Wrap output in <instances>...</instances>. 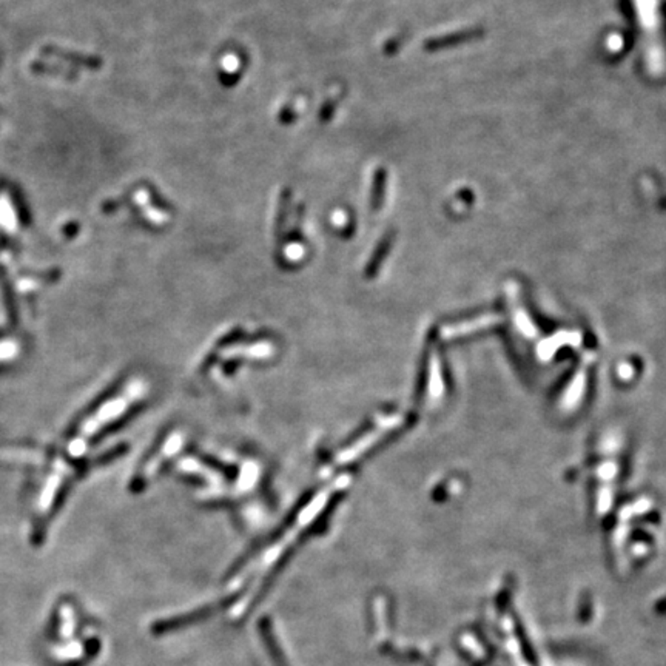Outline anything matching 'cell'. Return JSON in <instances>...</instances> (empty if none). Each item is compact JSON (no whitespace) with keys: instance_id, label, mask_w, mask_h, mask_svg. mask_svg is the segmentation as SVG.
Here are the masks:
<instances>
[{"instance_id":"3","label":"cell","mask_w":666,"mask_h":666,"mask_svg":"<svg viewBox=\"0 0 666 666\" xmlns=\"http://www.w3.org/2000/svg\"><path fill=\"white\" fill-rule=\"evenodd\" d=\"M386 170L384 168H378L374 174L372 191H370V207L374 212H378L384 204V193H386Z\"/></svg>"},{"instance_id":"2","label":"cell","mask_w":666,"mask_h":666,"mask_svg":"<svg viewBox=\"0 0 666 666\" xmlns=\"http://www.w3.org/2000/svg\"><path fill=\"white\" fill-rule=\"evenodd\" d=\"M292 207V190L285 187L280 193V199H278V212L275 218V238L278 242L284 239V232L287 229L289 216Z\"/></svg>"},{"instance_id":"4","label":"cell","mask_w":666,"mask_h":666,"mask_svg":"<svg viewBox=\"0 0 666 666\" xmlns=\"http://www.w3.org/2000/svg\"><path fill=\"white\" fill-rule=\"evenodd\" d=\"M392 239V236L391 234H387L386 238L381 241V244H379V246L376 247L375 253H374V256L372 259H370V263H369V267H367V273L369 275H374L376 272V268L379 266V263H381L383 258L386 256V253L387 250H389V242Z\"/></svg>"},{"instance_id":"6","label":"cell","mask_w":666,"mask_h":666,"mask_svg":"<svg viewBox=\"0 0 666 666\" xmlns=\"http://www.w3.org/2000/svg\"><path fill=\"white\" fill-rule=\"evenodd\" d=\"M297 112H295V108L290 107V105H285L281 108V112H280V122L283 125H292L295 121H297Z\"/></svg>"},{"instance_id":"5","label":"cell","mask_w":666,"mask_h":666,"mask_svg":"<svg viewBox=\"0 0 666 666\" xmlns=\"http://www.w3.org/2000/svg\"><path fill=\"white\" fill-rule=\"evenodd\" d=\"M336 107H338V99H336V97L327 99L326 102L321 105V108H319L318 119L321 121L323 124L331 122L333 119L335 113H336Z\"/></svg>"},{"instance_id":"1","label":"cell","mask_w":666,"mask_h":666,"mask_svg":"<svg viewBox=\"0 0 666 666\" xmlns=\"http://www.w3.org/2000/svg\"><path fill=\"white\" fill-rule=\"evenodd\" d=\"M221 608H222L221 605L208 606V608L199 609V611H193V612H190V614H187V615H181V617H176V619H173V620L159 622L157 625L155 626V631H156V632H161V634H164V632H167V631L179 629V628H182L184 625H190V623H196V622H201V620L207 619L208 615L215 614L218 609H221Z\"/></svg>"}]
</instances>
